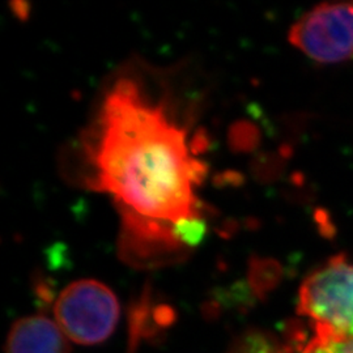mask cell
Masks as SVG:
<instances>
[{"mask_svg":"<svg viewBox=\"0 0 353 353\" xmlns=\"http://www.w3.org/2000/svg\"><path fill=\"white\" fill-rule=\"evenodd\" d=\"M85 151L94 166L90 188L112 194L119 211L166 224L202 214L194 186L204 181L207 164L191 154L186 130L147 101L131 79L118 80L106 94Z\"/></svg>","mask_w":353,"mask_h":353,"instance_id":"1","label":"cell"},{"mask_svg":"<svg viewBox=\"0 0 353 353\" xmlns=\"http://www.w3.org/2000/svg\"><path fill=\"white\" fill-rule=\"evenodd\" d=\"M297 309L312 322L313 332L353 338V261L338 255L307 275Z\"/></svg>","mask_w":353,"mask_h":353,"instance_id":"2","label":"cell"},{"mask_svg":"<svg viewBox=\"0 0 353 353\" xmlns=\"http://www.w3.org/2000/svg\"><path fill=\"white\" fill-rule=\"evenodd\" d=\"M119 313L113 290L93 279L65 287L54 306L57 325L70 341L81 345L100 344L110 338Z\"/></svg>","mask_w":353,"mask_h":353,"instance_id":"3","label":"cell"},{"mask_svg":"<svg viewBox=\"0 0 353 353\" xmlns=\"http://www.w3.org/2000/svg\"><path fill=\"white\" fill-rule=\"evenodd\" d=\"M290 41L319 63L353 58V3H325L292 26Z\"/></svg>","mask_w":353,"mask_h":353,"instance_id":"4","label":"cell"},{"mask_svg":"<svg viewBox=\"0 0 353 353\" xmlns=\"http://www.w3.org/2000/svg\"><path fill=\"white\" fill-rule=\"evenodd\" d=\"M122 230L118 241L121 259L134 268L153 270L186 261L190 252L174 239L172 224L150 220L121 210Z\"/></svg>","mask_w":353,"mask_h":353,"instance_id":"5","label":"cell"},{"mask_svg":"<svg viewBox=\"0 0 353 353\" xmlns=\"http://www.w3.org/2000/svg\"><path fill=\"white\" fill-rule=\"evenodd\" d=\"M67 339L61 327L49 318L26 316L13 323L6 353H70Z\"/></svg>","mask_w":353,"mask_h":353,"instance_id":"6","label":"cell"},{"mask_svg":"<svg viewBox=\"0 0 353 353\" xmlns=\"http://www.w3.org/2000/svg\"><path fill=\"white\" fill-rule=\"evenodd\" d=\"M176 314L166 303H154L150 290H145L139 299L132 303L130 312V339L131 345L140 339L156 336L161 330L173 323Z\"/></svg>","mask_w":353,"mask_h":353,"instance_id":"7","label":"cell"},{"mask_svg":"<svg viewBox=\"0 0 353 353\" xmlns=\"http://www.w3.org/2000/svg\"><path fill=\"white\" fill-rule=\"evenodd\" d=\"M290 343H283L270 332L262 330H248L232 341L229 353H294Z\"/></svg>","mask_w":353,"mask_h":353,"instance_id":"8","label":"cell"},{"mask_svg":"<svg viewBox=\"0 0 353 353\" xmlns=\"http://www.w3.org/2000/svg\"><path fill=\"white\" fill-rule=\"evenodd\" d=\"M248 278L252 293L263 297L276 285L280 278V267L274 261L254 256L249 263Z\"/></svg>","mask_w":353,"mask_h":353,"instance_id":"9","label":"cell"},{"mask_svg":"<svg viewBox=\"0 0 353 353\" xmlns=\"http://www.w3.org/2000/svg\"><path fill=\"white\" fill-rule=\"evenodd\" d=\"M172 233L182 246L189 250L198 248L205 240L208 233V224L202 214L185 217L172 224Z\"/></svg>","mask_w":353,"mask_h":353,"instance_id":"10","label":"cell"},{"mask_svg":"<svg viewBox=\"0 0 353 353\" xmlns=\"http://www.w3.org/2000/svg\"><path fill=\"white\" fill-rule=\"evenodd\" d=\"M299 353H353V338H341L313 332Z\"/></svg>","mask_w":353,"mask_h":353,"instance_id":"11","label":"cell"},{"mask_svg":"<svg viewBox=\"0 0 353 353\" xmlns=\"http://www.w3.org/2000/svg\"><path fill=\"white\" fill-rule=\"evenodd\" d=\"M259 131L248 121H239L229 128L228 141L234 152H250L256 148L259 143Z\"/></svg>","mask_w":353,"mask_h":353,"instance_id":"12","label":"cell"}]
</instances>
